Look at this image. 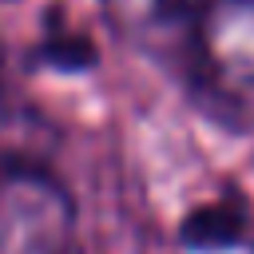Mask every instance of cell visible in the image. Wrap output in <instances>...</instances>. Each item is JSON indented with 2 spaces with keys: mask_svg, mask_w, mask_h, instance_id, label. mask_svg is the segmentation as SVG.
<instances>
[{
  "mask_svg": "<svg viewBox=\"0 0 254 254\" xmlns=\"http://www.w3.org/2000/svg\"><path fill=\"white\" fill-rule=\"evenodd\" d=\"M75 210L40 163L0 171V254H71Z\"/></svg>",
  "mask_w": 254,
  "mask_h": 254,
  "instance_id": "cell-2",
  "label": "cell"
},
{
  "mask_svg": "<svg viewBox=\"0 0 254 254\" xmlns=\"http://www.w3.org/2000/svg\"><path fill=\"white\" fill-rule=\"evenodd\" d=\"M210 0H103L115 32L151 56H187V44Z\"/></svg>",
  "mask_w": 254,
  "mask_h": 254,
  "instance_id": "cell-3",
  "label": "cell"
},
{
  "mask_svg": "<svg viewBox=\"0 0 254 254\" xmlns=\"http://www.w3.org/2000/svg\"><path fill=\"white\" fill-rule=\"evenodd\" d=\"M183 64L210 119L254 131V0H210Z\"/></svg>",
  "mask_w": 254,
  "mask_h": 254,
  "instance_id": "cell-1",
  "label": "cell"
},
{
  "mask_svg": "<svg viewBox=\"0 0 254 254\" xmlns=\"http://www.w3.org/2000/svg\"><path fill=\"white\" fill-rule=\"evenodd\" d=\"M36 131H40V119L32 103H24L16 79L8 75V60L0 52V151L8 155V163H36L28 155V143Z\"/></svg>",
  "mask_w": 254,
  "mask_h": 254,
  "instance_id": "cell-4",
  "label": "cell"
},
{
  "mask_svg": "<svg viewBox=\"0 0 254 254\" xmlns=\"http://www.w3.org/2000/svg\"><path fill=\"white\" fill-rule=\"evenodd\" d=\"M238 230H242L238 210H230V206H206V210H198L187 222V242L190 246H226V242L238 238Z\"/></svg>",
  "mask_w": 254,
  "mask_h": 254,
  "instance_id": "cell-5",
  "label": "cell"
}]
</instances>
